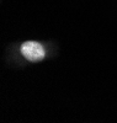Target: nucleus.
<instances>
[{"label": "nucleus", "instance_id": "1", "mask_svg": "<svg viewBox=\"0 0 117 123\" xmlns=\"http://www.w3.org/2000/svg\"><path fill=\"white\" fill-rule=\"evenodd\" d=\"M21 53L22 55L31 62H38L45 58L46 53L45 49L38 42H33V41H27L24 42L21 46Z\"/></svg>", "mask_w": 117, "mask_h": 123}]
</instances>
